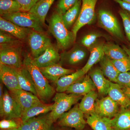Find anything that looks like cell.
I'll return each mask as SVG.
<instances>
[{
  "instance_id": "obj_1",
  "label": "cell",
  "mask_w": 130,
  "mask_h": 130,
  "mask_svg": "<svg viewBox=\"0 0 130 130\" xmlns=\"http://www.w3.org/2000/svg\"><path fill=\"white\" fill-rule=\"evenodd\" d=\"M23 66L30 73L37 93L38 97L42 102H47L53 97L55 90L49 83L33 61V58L26 54L23 60Z\"/></svg>"
},
{
  "instance_id": "obj_2",
  "label": "cell",
  "mask_w": 130,
  "mask_h": 130,
  "mask_svg": "<svg viewBox=\"0 0 130 130\" xmlns=\"http://www.w3.org/2000/svg\"><path fill=\"white\" fill-rule=\"evenodd\" d=\"M48 29L56 39L58 48L65 50L76 40L72 31L66 27L62 19V14L57 10L54 12L48 20Z\"/></svg>"
},
{
  "instance_id": "obj_3",
  "label": "cell",
  "mask_w": 130,
  "mask_h": 130,
  "mask_svg": "<svg viewBox=\"0 0 130 130\" xmlns=\"http://www.w3.org/2000/svg\"><path fill=\"white\" fill-rule=\"evenodd\" d=\"M83 97V95L76 94L57 92L53 98L54 102L53 109L47 115L48 118L53 123L56 122Z\"/></svg>"
},
{
  "instance_id": "obj_4",
  "label": "cell",
  "mask_w": 130,
  "mask_h": 130,
  "mask_svg": "<svg viewBox=\"0 0 130 130\" xmlns=\"http://www.w3.org/2000/svg\"><path fill=\"white\" fill-rule=\"evenodd\" d=\"M98 21L100 27L113 37L121 41H125L119 21L111 12L106 9L99 10L98 13Z\"/></svg>"
},
{
  "instance_id": "obj_5",
  "label": "cell",
  "mask_w": 130,
  "mask_h": 130,
  "mask_svg": "<svg viewBox=\"0 0 130 130\" xmlns=\"http://www.w3.org/2000/svg\"><path fill=\"white\" fill-rule=\"evenodd\" d=\"M1 17L20 27L31 28L38 32L44 31V25L37 17L29 12H17Z\"/></svg>"
},
{
  "instance_id": "obj_6",
  "label": "cell",
  "mask_w": 130,
  "mask_h": 130,
  "mask_svg": "<svg viewBox=\"0 0 130 130\" xmlns=\"http://www.w3.org/2000/svg\"><path fill=\"white\" fill-rule=\"evenodd\" d=\"M81 1L82 6L79 17L72 29L75 40L78 30L86 25L92 24L95 18V9L98 0Z\"/></svg>"
},
{
  "instance_id": "obj_7",
  "label": "cell",
  "mask_w": 130,
  "mask_h": 130,
  "mask_svg": "<svg viewBox=\"0 0 130 130\" xmlns=\"http://www.w3.org/2000/svg\"><path fill=\"white\" fill-rule=\"evenodd\" d=\"M0 63L15 69L23 67V61L19 45H1Z\"/></svg>"
},
{
  "instance_id": "obj_8",
  "label": "cell",
  "mask_w": 130,
  "mask_h": 130,
  "mask_svg": "<svg viewBox=\"0 0 130 130\" xmlns=\"http://www.w3.org/2000/svg\"><path fill=\"white\" fill-rule=\"evenodd\" d=\"M84 114L79 108V105H76L68 111L63 114L58 120V124L76 130H83L87 124L84 118Z\"/></svg>"
},
{
  "instance_id": "obj_9",
  "label": "cell",
  "mask_w": 130,
  "mask_h": 130,
  "mask_svg": "<svg viewBox=\"0 0 130 130\" xmlns=\"http://www.w3.org/2000/svg\"><path fill=\"white\" fill-rule=\"evenodd\" d=\"M28 42L33 58L42 54L53 45L50 38L43 32L31 30L28 36Z\"/></svg>"
},
{
  "instance_id": "obj_10",
  "label": "cell",
  "mask_w": 130,
  "mask_h": 130,
  "mask_svg": "<svg viewBox=\"0 0 130 130\" xmlns=\"http://www.w3.org/2000/svg\"><path fill=\"white\" fill-rule=\"evenodd\" d=\"M23 111L9 91L5 90L0 100V115L5 119H21Z\"/></svg>"
},
{
  "instance_id": "obj_11",
  "label": "cell",
  "mask_w": 130,
  "mask_h": 130,
  "mask_svg": "<svg viewBox=\"0 0 130 130\" xmlns=\"http://www.w3.org/2000/svg\"><path fill=\"white\" fill-rule=\"evenodd\" d=\"M119 106L109 96L96 99L94 105L95 112L103 118L111 119L119 111Z\"/></svg>"
},
{
  "instance_id": "obj_12",
  "label": "cell",
  "mask_w": 130,
  "mask_h": 130,
  "mask_svg": "<svg viewBox=\"0 0 130 130\" xmlns=\"http://www.w3.org/2000/svg\"><path fill=\"white\" fill-rule=\"evenodd\" d=\"M87 53L85 47L76 45L70 50L64 51L60 54L59 63L75 66L79 64L86 58Z\"/></svg>"
},
{
  "instance_id": "obj_13",
  "label": "cell",
  "mask_w": 130,
  "mask_h": 130,
  "mask_svg": "<svg viewBox=\"0 0 130 130\" xmlns=\"http://www.w3.org/2000/svg\"><path fill=\"white\" fill-rule=\"evenodd\" d=\"M24 112L41 102L37 96L21 89L9 91Z\"/></svg>"
},
{
  "instance_id": "obj_14",
  "label": "cell",
  "mask_w": 130,
  "mask_h": 130,
  "mask_svg": "<svg viewBox=\"0 0 130 130\" xmlns=\"http://www.w3.org/2000/svg\"><path fill=\"white\" fill-rule=\"evenodd\" d=\"M60 58L58 49L52 45L47 48L41 55L33 58V60L36 66L40 68L59 63Z\"/></svg>"
},
{
  "instance_id": "obj_15",
  "label": "cell",
  "mask_w": 130,
  "mask_h": 130,
  "mask_svg": "<svg viewBox=\"0 0 130 130\" xmlns=\"http://www.w3.org/2000/svg\"><path fill=\"white\" fill-rule=\"evenodd\" d=\"M0 78L9 91L20 89L15 68L0 63Z\"/></svg>"
},
{
  "instance_id": "obj_16",
  "label": "cell",
  "mask_w": 130,
  "mask_h": 130,
  "mask_svg": "<svg viewBox=\"0 0 130 130\" xmlns=\"http://www.w3.org/2000/svg\"><path fill=\"white\" fill-rule=\"evenodd\" d=\"M96 89L95 85L88 74L70 86L66 92L70 94L84 95Z\"/></svg>"
},
{
  "instance_id": "obj_17",
  "label": "cell",
  "mask_w": 130,
  "mask_h": 130,
  "mask_svg": "<svg viewBox=\"0 0 130 130\" xmlns=\"http://www.w3.org/2000/svg\"><path fill=\"white\" fill-rule=\"evenodd\" d=\"M88 74L93 80L97 89L98 94L101 96L108 95L110 81L106 79L100 67L91 69Z\"/></svg>"
},
{
  "instance_id": "obj_18",
  "label": "cell",
  "mask_w": 130,
  "mask_h": 130,
  "mask_svg": "<svg viewBox=\"0 0 130 130\" xmlns=\"http://www.w3.org/2000/svg\"><path fill=\"white\" fill-rule=\"evenodd\" d=\"M40 69L48 80L54 83L63 76L74 72L73 70L64 68L59 63Z\"/></svg>"
},
{
  "instance_id": "obj_19",
  "label": "cell",
  "mask_w": 130,
  "mask_h": 130,
  "mask_svg": "<svg viewBox=\"0 0 130 130\" xmlns=\"http://www.w3.org/2000/svg\"><path fill=\"white\" fill-rule=\"evenodd\" d=\"M0 29L1 31L8 32L20 40H24L28 37L31 30L28 28L16 25L1 16L0 18Z\"/></svg>"
},
{
  "instance_id": "obj_20",
  "label": "cell",
  "mask_w": 130,
  "mask_h": 130,
  "mask_svg": "<svg viewBox=\"0 0 130 130\" xmlns=\"http://www.w3.org/2000/svg\"><path fill=\"white\" fill-rule=\"evenodd\" d=\"M109 122L114 130H130V109L120 108L117 115Z\"/></svg>"
},
{
  "instance_id": "obj_21",
  "label": "cell",
  "mask_w": 130,
  "mask_h": 130,
  "mask_svg": "<svg viewBox=\"0 0 130 130\" xmlns=\"http://www.w3.org/2000/svg\"><path fill=\"white\" fill-rule=\"evenodd\" d=\"M19 86L21 89L30 92L37 96V93L30 73L23 66L15 69Z\"/></svg>"
},
{
  "instance_id": "obj_22",
  "label": "cell",
  "mask_w": 130,
  "mask_h": 130,
  "mask_svg": "<svg viewBox=\"0 0 130 130\" xmlns=\"http://www.w3.org/2000/svg\"><path fill=\"white\" fill-rule=\"evenodd\" d=\"M108 95L120 108H130V99L125 95L118 84L110 81Z\"/></svg>"
},
{
  "instance_id": "obj_23",
  "label": "cell",
  "mask_w": 130,
  "mask_h": 130,
  "mask_svg": "<svg viewBox=\"0 0 130 130\" xmlns=\"http://www.w3.org/2000/svg\"><path fill=\"white\" fill-rule=\"evenodd\" d=\"M86 74L81 69L71 74L61 77L55 83L56 85V91L58 93L66 91L70 86L82 78Z\"/></svg>"
},
{
  "instance_id": "obj_24",
  "label": "cell",
  "mask_w": 130,
  "mask_h": 130,
  "mask_svg": "<svg viewBox=\"0 0 130 130\" xmlns=\"http://www.w3.org/2000/svg\"><path fill=\"white\" fill-rule=\"evenodd\" d=\"M54 104L48 105L40 102L24 112L21 118V121H27L30 119L42 114L51 112L54 108Z\"/></svg>"
},
{
  "instance_id": "obj_25",
  "label": "cell",
  "mask_w": 130,
  "mask_h": 130,
  "mask_svg": "<svg viewBox=\"0 0 130 130\" xmlns=\"http://www.w3.org/2000/svg\"><path fill=\"white\" fill-rule=\"evenodd\" d=\"M104 43H96L89 50L90 55L86 64L82 70L86 74L88 72L94 65L99 63L105 55L103 50Z\"/></svg>"
},
{
  "instance_id": "obj_26",
  "label": "cell",
  "mask_w": 130,
  "mask_h": 130,
  "mask_svg": "<svg viewBox=\"0 0 130 130\" xmlns=\"http://www.w3.org/2000/svg\"><path fill=\"white\" fill-rule=\"evenodd\" d=\"M86 121L93 130H113L109 122V119L101 117L94 113L86 115Z\"/></svg>"
},
{
  "instance_id": "obj_27",
  "label": "cell",
  "mask_w": 130,
  "mask_h": 130,
  "mask_svg": "<svg viewBox=\"0 0 130 130\" xmlns=\"http://www.w3.org/2000/svg\"><path fill=\"white\" fill-rule=\"evenodd\" d=\"M55 0H39L28 12L37 17L43 25L50 8Z\"/></svg>"
},
{
  "instance_id": "obj_28",
  "label": "cell",
  "mask_w": 130,
  "mask_h": 130,
  "mask_svg": "<svg viewBox=\"0 0 130 130\" xmlns=\"http://www.w3.org/2000/svg\"><path fill=\"white\" fill-rule=\"evenodd\" d=\"M100 68L105 76L113 83H117V79L120 73L112 60L106 55L104 56L100 62Z\"/></svg>"
},
{
  "instance_id": "obj_29",
  "label": "cell",
  "mask_w": 130,
  "mask_h": 130,
  "mask_svg": "<svg viewBox=\"0 0 130 130\" xmlns=\"http://www.w3.org/2000/svg\"><path fill=\"white\" fill-rule=\"evenodd\" d=\"M103 50L105 55L111 60H118L129 56L123 48L113 43H104Z\"/></svg>"
},
{
  "instance_id": "obj_30",
  "label": "cell",
  "mask_w": 130,
  "mask_h": 130,
  "mask_svg": "<svg viewBox=\"0 0 130 130\" xmlns=\"http://www.w3.org/2000/svg\"><path fill=\"white\" fill-rule=\"evenodd\" d=\"M98 93L95 90H93L84 95L79 104L80 109L86 115L95 112V103L97 99Z\"/></svg>"
},
{
  "instance_id": "obj_31",
  "label": "cell",
  "mask_w": 130,
  "mask_h": 130,
  "mask_svg": "<svg viewBox=\"0 0 130 130\" xmlns=\"http://www.w3.org/2000/svg\"><path fill=\"white\" fill-rule=\"evenodd\" d=\"M82 6V1L79 0L74 6L62 15L64 23L68 29L73 26L79 17Z\"/></svg>"
},
{
  "instance_id": "obj_32",
  "label": "cell",
  "mask_w": 130,
  "mask_h": 130,
  "mask_svg": "<svg viewBox=\"0 0 130 130\" xmlns=\"http://www.w3.org/2000/svg\"><path fill=\"white\" fill-rule=\"evenodd\" d=\"M31 130H51L53 123L46 115L34 117L27 121Z\"/></svg>"
},
{
  "instance_id": "obj_33",
  "label": "cell",
  "mask_w": 130,
  "mask_h": 130,
  "mask_svg": "<svg viewBox=\"0 0 130 130\" xmlns=\"http://www.w3.org/2000/svg\"><path fill=\"white\" fill-rule=\"evenodd\" d=\"M22 12L20 5L15 0H1L0 14L1 16Z\"/></svg>"
},
{
  "instance_id": "obj_34",
  "label": "cell",
  "mask_w": 130,
  "mask_h": 130,
  "mask_svg": "<svg viewBox=\"0 0 130 130\" xmlns=\"http://www.w3.org/2000/svg\"><path fill=\"white\" fill-rule=\"evenodd\" d=\"M103 36L99 32H92L84 36L81 39V43L83 46L89 50L96 44L98 38Z\"/></svg>"
},
{
  "instance_id": "obj_35",
  "label": "cell",
  "mask_w": 130,
  "mask_h": 130,
  "mask_svg": "<svg viewBox=\"0 0 130 130\" xmlns=\"http://www.w3.org/2000/svg\"><path fill=\"white\" fill-rule=\"evenodd\" d=\"M115 66L120 73L130 71V57L128 56L118 60H111Z\"/></svg>"
},
{
  "instance_id": "obj_36",
  "label": "cell",
  "mask_w": 130,
  "mask_h": 130,
  "mask_svg": "<svg viewBox=\"0 0 130 130\" xmlns=\"http://www.w3.org/2000/svg\"><path fill=\"white\" fill-rule=\"evenodd\" d=\"M19 40L8 32L1 30V45H19L20 42Z\"/></svg>"
},
{
  "instance_id": "obj_37",
  "label": "cell",
  "mask_w": 130,
  "mask_h": 130,
  "mask_svg": "<svg viewBox=\"0 0 130 130\" xmlns=\"http://www.w3.org/2000/svg\"><path fill=\"white\" fill-rule=\"evenodd\" d=\"M119 13L123 21L126 38L130 42V13L123 9L120 10Z\"/></svg>"
},
{
  "instance_id": "obj_38",
  "label": "cell",
  "mask_w": 130,
  "mask_h": 130,
  "mask_svg": "<svg viewBox=\"0 0 130 130\" xmlns=\"http://www.w3.org/2000/svg\"><path fill=\"white\" fill-rule=\"evenodd\" d=\"M79 0H59L56 10L61 14H64L68 10L71 8Z\"/></svg>"
},
{
  "instance_id": "obj_39",
  "label": "cell",
  "mask_w": 130,
  "mask_h": 130,
  "mask_svg": "<svg viewBox=\"0 0 130 130\" xmlns=\"http://www.w3.org/2000/svg\"><path fill=\"white\" fill-rule=\"evenodd\" d=\"M121 88L130 89V71L120 73L117 79V83Z\"/></svg>"
},
{
  "instance_id": "obj_40",
  "label": "cell",
  "mask_w": 130,
  "mask_h": 130,
  "mask_svg": "<svg viewBox=\"0 0 130 130\" xmlns=\"http://www.w3.org/2000/svg\"><path fill=\"white\" fill-rule=\"evenodd\" d=\"M19 125L13 119H4L0 121L1 129L18 128Z\"/></svg>"
},
{
  "instance_id": "obj_41",
  "label": "cell",
  "mask_w": 130,
  "mask_h": 130,
  "mask_svg": "<svg viewBox=\"0 0 130 130\" xmlns=\"http://www.w3.org/2000/svg\"><path fill=\"white\" fill-rule=\"evenodd\" d=\"M20 5L22 12H28L39 0H15Z\"/></svg>"
},
{
  "instance_id": "obj_42",
  "label": "cell",
  "mask_w": 130,
  "mask_h": 130,
  "mask_svg": "<svg viewBox=\"0 0 130 130\" xmlns=\"http://www.w3.org/2000/svg\"><path fill=\"white\" fill-rule=\"evenodd\" d=\"M115 1L118 3L122 8V9L125 10L130 13V3L123 1L121 0H114Z\"/></svg>"
},
{
  "instance_id": "obj_43",
  "label": "cell",
  "mask_w": 130,
  "mask_h": 130,
  "mask_svg": "<svg viewBox=\"0 0 130 130\" xmlns=\"http://www.w3.org/2000/svg\"><path fill=\"white\" fill-rule=\"evenodd\" d=\"M18 129L19 130H31L27 121L25 122L21 121V123L19 125Z\"/></svg>"
},
{
  "instance_id": "obj_44",
  "label": "cell",
  "mask_w": 130,
  "mask_h": 130,
  "mask_svg": "<svg viewBox=\"0 0 130 130\" xmlns=\"http://www.w3.org/2000/svg\"><path fill=\"white\" fill-rule=\"evenodd\" d=\"M122 89L125 95L130 99V89L127 88H122Z\"/></svg>"
},
{
  "instance_id": "obj_45",
  "label": "cell",
  "mask_w": 130,
  "mask_h": 130,
  "mask_svg": "<svg viewBox=\"0 0 130 130\" xmlns=\"http://www.w3.org/2000/svg\"><path fill=\"white\" fill-rule=\"evenodd\" d=\"M3 84L2 82L0 84V100H1L4 94Z\"/></svg>"
},
{
  "instance_id": "obj_46",
  "label": "cell",
  "mask_w": 130,
  "mask_h": 130,
  "mask_svg": "<svg viewBox=\"0 0 130 130\" xmlns=\"http://www.w3.org/2000/svg\"><path fill=\"white\" fill-rule=\"evenodd\" d=\"M122 48L124 49V50L126 52V53L128 55V56L130 57V50L128 47H127L125 45H123L122 46Z\"/></svg>"
},
{
  "instance_id": "obj_47",
  "label": "cell",
  "mask_w": 130,
  "mask_h": 130,
  "mask_svg": "<svg viewBox=\"0 0 130 130\" xmlns=\"http://www.w3.org/2000/svg\"><path fill=\"white\" fill-rule=\"evenodd\" d=\"M1 130H19L18 128H14V129H1Z\"/></svg>"
},
{
  "instance_id": "obj_48",
  "label": "cell",
  "mask_w": 130,
  "mask_h": 130,
  "mask_svg": "<svg viewBox=\"0 0 130 130\" xmlns=\"http://www.w3.org/2000/svg\"><path fill=\"white\" fill-rule=\"evenodd\" d=\"M121 1H123L125 2L130 3V0H121Z\"/></svg>"
},
{
  "instance_id": "obj_49",
  "label": "cell",
  "mask_w": 130,
  "mask_h": 130,
  "mask_svg": "<svg viewBox=\"0 0 130 130\" xmlns=\"http://www.w3.org/2000/svg\"><path fill=\"white\" fill-rule=\"evenodd\" d=\"M129 47H130V48H129L130 50V42H129Z\"/></svg>"
},
{
  "instance_id": "obj_50",
  "label": "cell",
  "mask_w": 130,
  "mask_h": 130,
  "mask_svg": "<svg viewBox=\"0 0 130 130\" xmlns=\"http://www.w3.org/2000/svg\"></svg>"
},
{
  "instance_id": "obj_51",
  "label": "cell",
  "mask_w": 130,
  "mask_h": 130,
  "mask_svg": "<svg viewBox=\"0 0 130 130\" xmlns=\"http://www.w3.org/2000/svg\"></svg>"
}]
</instances>
